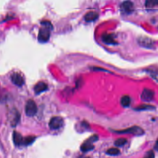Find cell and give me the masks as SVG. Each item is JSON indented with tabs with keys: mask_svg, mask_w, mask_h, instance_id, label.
I'll use <instances>...</instances> for the list:
<instances>
[{
	"mask_svg": "<svg viewBox=\"0 0 158 158\" xmlns=\"http://www.w3.org/2000/svg\"><path fill=\"white\" fill-rule=\"evenodd\" d=\"M48 85H46V84H45V82H40L34 87V91H35V94L39 95L41 93L44 92V91H46L48 90Z\"/></svg>",
	"mask_w": 158,
	"mask_h": 158,
	"instance_id": "8fae6325",
	"label": "cell"
},
{
	"mask_svg": "<svg viewBox=\"0 0 158 158\" xmlns=\"http://www.w3.org/2000/svg\"><path fill=\"white\" fill-rule=\"evenodd\" d=\"M138 43L145 48H152L154 46V41L148 37H140L138 39Z\"/></svg>",
	"mask_w": 158,
	"mask_h": 158,
	"instance_id": "8992f818",
	"label": "cell"
},
{
	"mask_svg": "<svg viewBox=\"0 0 158 158\" xmlns=\"http://www.w3.org/2000/svg\"><path fill=\"white\" fill-rule=\"evenodd\" d=\"M64 125V120L60 116H54L49 122V127L51 130H57L61 128Z\"/></svg>",
	"mask_w": 158,
	"mask_h": 158,
	"instance_id": "5b68a950",
	"label": "cell"
},
{
	"mask_svg": "<svg viewBox=\"0 0 158 158\" xmlns=\"http://www.w3.org/2000/svg\"><path fill=\"white\" fill-rule=\"evenodd\" d=\"M122 10L127 13H130L133 11L134 8V5L133 3L129 0L123 1L121 4Z\"/></svg>",
	"mask_w": 158,
	"mask_h": 158,
	"instance_id": "7c38bea8",
	"label": "cell"
},
{
	"mask_svg": "<svg viewBox=\"0 0 158 158\" xmlns=\"http://www.w3.org/2000/svg\"><path fill=\"white\" fill-rule=\"evenodd\" d=\"M145 157H149V158H151V157H154V152L151 150V151H149L146 153V155H145Z\"/></svg>",
	"mask_w": 158,
	"mask_h": 158,
	"instance_id": "ffe728a7",
	"label": "cell"
},
{
	"mask_svg": "<svg viewBox=\"0 0 158 158\" xmlns=\"http://www.w3.org/2000/svg\"><path fill=\"white\" fill-rule=\"evenodd\" d=\"M98 139V137L96 135H94L93 136L90 137L87 140H86L85 142L83 143L80 147L81 151L83 152H88L91 151V149L94 148V145H93L94 142L97 141Z\"/></svg>",
	"mask_w": 158,
	"mask_h": 158,
	"instance_id": "7a4b0ae2",
	"label": "cell"
},
{
	"mask_svg": "<svg viewBox=\"0 0 158 158\" xmlns=\"http://www.w3.org/2000/svg\"><path fill=\"white\" fill-rule=\"evenodd\" d=\"M102 40L106 44L109 45H115L117 44V41L114 40V38L112 35L104 34L102 36Z\"/></svg>",
	"mask_w": 158,
	"mask_h": 158,
	"instance_id": "4fadbf2b",
	"label": "cell"
},
{
	"mask_svg": "<svg viewBox=\"0 0 158 158\" xmlns=\"http://www.w3.org/2000/svg\"><path fill=\"white\" fill-rule=\"evenodd\" d=\"M154 148L156 151H157L158 152V140H157V141H156V143L154 145Z\"/></svg>",
	"mask_w": 158,
	"mask_h": 158,
	"instance_id": "44dd1931",
	"label": "cell"
},
{
	"mask_svg": "<svg viewBox=\"0 0 158 158\" xmlns=\"http://www.w3.org/2000/svg\"><path fill=\"white\" fill-rule=\"evenodd\" d=\"M156 109V107L148 104H141L135 108L136 111H152Z\"/></svg>",
	"mask_w": 158,
	"mask_h": 158,
	"instance_id": "5bb4252c",
	"label": "cell"
},
{
	"mask_svg": "<svg viewBox=\"0 0 158 158\" xmlns=\"http://www.w3.org/2000/svg\"><path fill=\"white\" fill-rule=\"evenodd\" d=\"M11 79L13 84L18 87H22L25 83L23 77L18 72L12 73L11 76Z\"/></svg>",
	"mask_w": 158,
	"mask_h": 158,
	"instance_id": "9c48e42d",
	"label": "cell"
},
{
	"mask_svg": "<svg viewBox=\"0 0 158 158\" xmlns=\"http://www.w3.org/2000/svg\"><path fill=\"white\" fill-rule=\"evenodd\" d=\"M127 142V140L126 138H119L118 140H116L114 141V145L116 146L120 147V146H123L124 145H126Z\"/></svg>",
	"mask_w": 158,
	"mask_h": 158,
	"instance_id": "d6986e66",
	"label": "cell"
},
{
	"mask_svg": "<svg viewBox=\"0 0 158 158\" xmlns=\"http://www.w3.org/2000/svg\"><path fill=\"white\" fill-rule=\"evenodd\" d=\"M158 6V0H146L145 6L148 8H151Z\"/></svg>",
	"mask_w": 158,
	"mask_h": 158,
	"instance_id": "ac0fdd59",
	"label": "cell"
},
{
	"mask_svg": "<svg viewBox=\"0 0 158 158\" xmlns=\"http://www.w3.org/2000/svg\"><path fill=\"white\" fill-rule=\"evenodd\" d=\"M98 14L95 12H89L85 15V20L87 22H92L95 21L98 18Z\"/></svg>",
	"mask_w": 158,
	"mask_h": 158,
	"instance_id": "9a60e30c",
	"label": "cell"
},
{
	"mask_svg": "<svg viewBox=\"0 0 158 158\" xmlns=\"http://www.w3.org/2000/svg\"><path fill=\"white\" fill-rule=\"evenodd\" d=\"M114 132L118 133V134H130L137 136H140L144 134V130L143 129L138 126H133L127 129L122 130H115Z\"/></svg>",
	"mask_w": 158,
	"mask_h": 158,
	"instance_id": "277c9868",
	"label": "cell"
},
{
	"mask_svg": "<svg viewBox=\"0 0 158 158\" xmlns=\"http://www.w3.org/2000/svg\"><path fill=\"white\" fill-rule=\"evenodd\" d=\"M121 153L119 149L117 148H111L107 149L106 151V154L110 156H118Z\"/></svg>",
	"mask_w": 158,
	"mask_h": 158,
	"instance_id": "e0dca14e",
	"label": "cell"
},
{
	"mask_svg": "<svg viewBox=\"0 0 158 158\" xmlns=\"http://www.w3.org/2000/svg\"><path fill=\"white\" fill-rule=\"evenodd\" d=\"M154 96V91L151 89L145 88L141 95V98L143 101L146 102H149L153 100Z\"/></svg>",
	"mask_w": 158,
	"mask_h": 158,
	"instance_id": "ba28073f",
	"label": "cell"
},
{
	"mask_svg": "<svg viewBox=\"0 0 158 158\" xmlns=\"http://www.w3.org/2000/svg\"><path fill=\"white\" fill-rule=\"evenodd\" d=\"M130 103H131V99L129 96L125 95L122 97L121 100V103L122 105V106L125 107H127L130 106Z\"/></svg>",
	"mask_w": 158,
	"mask_h": 158,
	"instance_id": "2e32d148",
	"label": "cell"
},
{
	"mask_svg": "<svg viewBox=\"0 0 158 158\" xmlns=\"http://www.w3.org/2000/svg\"><path fill=\"white\" fill-rule=\"evenodd\" d=\"M9 119L11 124L13 127H14L19 123L21 119V114L15 109H14L10 111L9 114Z\"/></svg>",
	"mask_w": 158,
	"mask_h": 158,
	"instance_id": "52a82bcc",
	"label": "cell"
},
{
	"mask_svg": "<svg viewBox=\"0 0 158 158\" xmlns=\"http://www.w3.org/2000/svg\"><path fill=\"white\" fill-rule=\"evenodd\" d=\"M37 111L38 108L35 102L32 99H29L25 107V111H26V115L29 117H32L37 114Z\"/></svg>",
	"mask_w": 158,
	"mask_h": 158,
	"instance_id": "3957f363",
	"label": "cell"
},
{
	"mask_svg": "<svg viewBox=\"0 0 158 158\" xmlns=\"http://www.w3.org/2000/svg\"><path fill=\"white\" fill-rule=\"evenodd\" d=\"M13 141L14 145L16 146H25V138L16 131H14L13 132Z\"/></svg>",
	"mask_w": 158,
	"mask_h": 158,
	"instance_id": "30bf717a",
	"label": "cell"
},
{
	"mask_svg": "<svg viewBox=\"0 0 158 158\" xmlns=\"http://www.w3.org/2000/svg\"><path fill=\"white\" fill-rule=\"evenodd\" d=\"M41 24L42 27L39 30L38 40L41 43H46L50 38L53 26L51 23L49 21H43L41 22Z\"/></svg>",
	"mask_w": 158,
	"mask_h": 158,
	"instance_id": "6da1fadb",
	"label": "cell"
}]
</instances>
